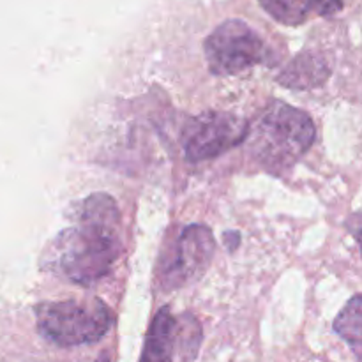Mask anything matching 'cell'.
Returning a JSON list of instances; mask_svg holds the SVG:
<instances>
[{
    "label": "cell",
    "instance_id": "6da1fadb",
    "mask_svg": "<svg viewBox=\"0 0 362 362\" xmlns=\"http://www.w3.org/2000/svg\"><path fill=\"white\" fill-rule=\"evenodd\" d=\"M119 207L110 194L95 193L80 204L74 225L52 243L49 265L62 278L92 285L112 271L122 251Z\"/></svg>",
    "mask_w": 362,
    "mask_h": 362
},
{
    "label": "cell",
    "instance_id": "7a4b0ae2",
    "mask_svg": "<svg viewBox=\"0 0 362 362\" xmlns=\"http://www.w3.org/2000/svg\"><path fill=\"white\" fill-rule=\"evenodd\" d=\"M317 129L303 110L274 101L264 110L251 134L255 159L271 172L288 170L313 145Z\"/></svg>",
    "mask_w": 362,
    "mask_h": 362
},
{
    "label": "cell",
    "instance_id": "3957f363",
    "mask_svg": "<svg viewBox=\"0 0 362 362\" xmlns=\"http://www.w3.org/2000/svg\"><path fill=\"white\" fill-rule=\"evenodd\" d=\"M37 331L62 349L95 343L112 329L110 308L99 299L57 300L35 306Z\"/></svg>",
    "mask_w": 362,
    "mask_h": 362
},
{
    "label": "cell",
    "instance_id": "277c9868",
    "mask_svg": "<svg viewBox=\"0 0 362 362\" xmlns=\"http://www.w3.org/2000/svg\"><path fill=\"white\" fill-rule=\"evenodd\" d=\"M271 57L267 42L253 27L243 20H228L219 25L205 41L209 69L219 76H233Z\"/></svg>",
    "mask_w": 362,
    "mask_h": 362
},
{
    "label": "cell",
    "instance_id": "5b68a950",
    "mask_svg": "<svg viewBox=\"0 0 362 362\" xmlns=\"http://www.w3.org/2000/svg\"><path fill=\"white\" fill-rule=\"evenodd\" d=\"M250 124L230 112H204L193 117L182 131V147L187 161L202 163L218 158L243 144Z\"/></svg>",
    "mask_w": 362,
    "mask_h": 362
},
{
    "label": "cell",
    "instance_id": "8992f818",
    "mask_svg": "<svg viewBox=\"0 0 362 362\" xmlns=\"http://www.w3.org/2000/svg\"><path fill=\"white\" fill-rule=\"evenodd\" d=\"M216 240L211 228L189 225L182 230L173 251L172 262L165 269V285L170 288L184 286L200 278L211 265Z\"/></svg>",
    "mask_w": 362,
    "mask_h": 362
},
{
    "label": "cell",
    "instance_id": "52a82bcc",
    "mask_svg": "<svg viewBox=\"0 0 362 362\" xmlns=\"http://www.w3.org/2000/svg\"><path fill=\"white\" fill-rule=\"evenodd\" d=\"M260 6L276 21L288 27H297L310 16H331L341 11V0H258Z\"/></svg>",
    "mask_w": 362,
    "mask_h": 362
},
{
    "label": "cell",
    "instance_id": "ba28073f",
    "mask_svg": "<svg viewBox=\"0 0 362 362\" xmlns=\"http://www.w3.org/2000/svg\"><path fill=\"white\" fill-rule=\"evenodd\" d=\"M173 345H175V318L172 317L168 308H163L148 329L140 362H172Z\"/></svg>",
    "mask_w": 362,
    "mask_h": 362
},
{
    "label": "cell",
    "instance_id": "9c48e42d",
    "mask_svg": "<svg viewBox=\"0 0 362 362\" xmlns=\"http://www.w3.org/2000/svg\"><path fill=\"white\" fill-rule=\"evenodd\" d=\"M329 76V69L324 60L313 55H300L288 66L279 80L283 85L293 88H310L320 85Z\"/></svg>",
    "mask_w": 362,
    "mask_h": 362
},
{
    "label": "cell",
    "instance_id": "30bf717a",
    "mask_svg": "<svg viewBox=\"0 0 362 362\" xmlns=\"http://www.w3.org/2000/svg\"><path fill=\"white\" fill-rule=\"evenodd\" d=\"M362 300L361 296H354L349 300L338 318L334 320V331L354 349L356 356L361 354V325H362Z\"/></svg>",
    "mask_w": 362,
    "mask_h": 362
}]
</instances>
